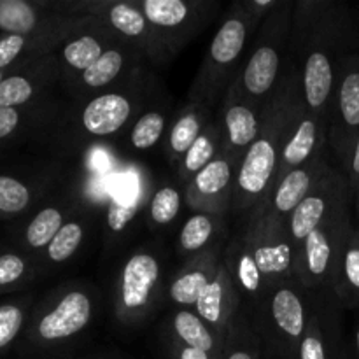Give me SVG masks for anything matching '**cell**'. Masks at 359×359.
Here are the masks:
<instances>
[{"mask_svg": "<svg viewBox=\"0 0 359 359\" xmlns=\"http://www.w3.org/2000/svg\"><path fill=\"white\" fill-rule=\"evenodd\" d=\"M35 200V189L14 174H0V219L18 217L27 212Z\"/></svg>", "mask_w": 359, "mask_h": 359, "instance_id": "cb8c5ba5", "label": "cell"}, {"mask_svg": "<svg viewBox=\"0 0 359 359\" xmlns=\"http://www.w3.org/2000/svg\"><path fill=\"white\" fill-rule=\"evenodd\" d=\"M298 359H328L326 356L325 337L319 326L311 325V328L305 330L302 342L298 346Z\"/></svg>", "mask_w": 359, "mask_h": 359, "instance_id": "60d3db41", "label": "cell"}, {"mask_svg": "<svg viewBox=\"0 0 359 359\" xmlns=\"http://www.w3.org/2000/svg\"><path fill=\"white\" fill-rule=\"evenodd\" d=\"M356 191H358V209H359V184L356 186Z\"/></svg>", "mask_w": 359, "mask_h": 359, "instance_id": "7dc6e473", "label": "cell"}, {"mask_svg": "<svg viewBox=\"0 0 359 359\" xmlns=\"http://www.w3.org/2000/svg\"><path fill=\"white\" fill-rule=\"evenodd\" d=\"M259 126L256 112L244 102H228L224 111V133H226L228 147L233 151H242L251 147L259 137Z\"/></svg>", "mask_w": 359, "mask_h": 359, "instance_id": "ffe728a7", "label": "cell"}, {"mask_svg": "<svg viewBox=\"0 0 359 359\" xmlns=\"http://www.w3.org/2000/svg\"><path fill=\"white\" fill-rule=\"evenodd\" d=\"M214 221L207 214H193L179 233V244L186 252L202 249L212 238Z\"/></svg>", "mask_w": 359, "mask_h": 359, "instance_id": "74e56055", "label": "cell"}, {"mask_svg": "<svg viewBox=\"0 0 359 359\" xmlns=\"http://www.w3.org/2000/svg\"><path fill=\"white\" fill-rule=\"evenodd\" d=\"M56 44L58 41L55 39L0 34V72L13 70L28 60L48 55L49 49Z\"/></svg>", "mask_w": 359, "mask_h": 359, "instance_id": "603a6c76", "label": "cell"}, {"mask_svg": "<svg viewBox=\"0 0 359 359\" xmlns=\"http://www.w3.org/2000/svg\"><path fill=\"white\" fill-rule=\"evenodd\" d=\"M339 195L340 191L337 189L332 191L328 186L321 188V184H316L314 191L290 216L291 241L302 245L312 231L328 226L330 216L342 212V207L335 202V196Z\"/></svg>", "mask_w": 359, "mask_h": 359, "instance_id": "9c48e42d", "label": "cell"}, {"mask_svg": "<svg viewBox=\"0 0 359 359\" xmlns=\"http://www.w3.org/2000/svg\"><path fill=\"white\" fill-rule=\"evenodd\" d=\"M237 9V14H231L223 21L210 42L207 63H209V76H214L216 79H223L233 69L245 48L251 21L244 7L238 6Z\"/></svg>", "mask_w": 359, "mask_h": 359, "instance_id": "8992f818", "label": "cell"}, {"mask_svg": "<svg viewBox=\"0 0 359 359\" xmlns=\"http://www.w3.org/2000/svg\"><path fill=\"white\" fill-rule=\"evenodd\" d=\"M270 318L273 326L280 333L286 346L293 349L294 356H298V346L305 333V305L300 294L293 287H277L270 298Z\"/></svg>", "mask_w": 359, "mask_h": 359, "instance_id": "8fae6325", "label": "cell"}, {"mask_svg": "<svg viewBox=\"0 0 359 359\" xmlns=\"http://www.w3.org/2000/svg\"><path fill=\"white\" fill-rule=\"evenodd\" d=\"M181 210V193L172 186L158 189L149 205V216L156 224H170Z\"/></svg>", "mask_w": 359, "mask_h": 359, "instance_id": "f35d334b", "label": "cell"}, {"mask_svg": "<svg viewBox=\"0 0 359 359\" xmlns=\"http://www.w3.org/2000/svg\"><path fill=\"white\" fill-rule=\"evenodd\" d=\"M277 140L272 133L263 130L242 158L241 168L235 182V207L244 209L255 203L269 189L277 172Z\"/></svg>", "mask_w": 359, "mask_h": 359, "instance_id": "7a4b0ae2", "label": "cell"}, {"mask_svg": "<svg viewBox=\"0 0 359 359\" xmlns=\"http://www.w3.org/2000/svg\"><path fill=\"white\" fill-rule=\"evenodd\" d=\"M48 55L28 60L23 65L11 70L0 81V107H27L34 105L48 86L51 65Z\"/></svg>", "mask_w": 359, "mask_h": 359, "instance_id": "5b68a950", "label": "cell"}, {"mask_svg": "<svg viewBox=\"0 0 359 359\" xmlns=\"http://www.w3.org/2000/svg\"><path fill=\"white\" fill-rule=\"evenodd\" d=\"M356 349H358V356H359V326H358V332H356Z\"/></svg>", "mask_w": 359, "mask_h": 359, "instance_id": "f6af8a7d", "label": "cell"}, {"mask_svg": "<svg viewBox=\"0 0 359 359\" xmlns=\"http://www.w3.org/2000/svg\"><path fill=\"white\" fill-rule=\"evenodd\" d=\"M216 140L217 135L214 128H207L200 133V137L193 144L191 149L182 158V170H184L186 175L198 174L203 167H207L214 160V154H216Z\"/></svg>", "mask_w": 359, "mask_h": 359, "instance_id": "8d00e7d4", "label": "cell"}, {"mask_svg": "<svg viewBox=\"0 0 359 359\" xmlns=\"http://www.w3.org/2000/svg\"><path fill=\"white\" fill-rule=\"evenodd\" d=\"M132 114V102L126 95L104 93L84 105L81 112V125L90 135L107 137L119 132Z\"/></svg>", "mask_w": 359, "mask_h": 359, "instance_id": "30bf717a", "label": "cell"}, {"mask_svg": "<svg viewBox=\"0 0 359 359\" xmlns=\"http://www.w3.org/2000/svg\"><path fill=\"white\" fill-rule=\"evenodd\" d=\"M158 35L179 34L195 20V4L184 0H142L133 2Z\"/></svg>", "mask_w": 359, "mask_h": 359, "instance_id": "e0dca14e", "label": "cell"}, {"mask_svg": "<svg viewBox=\"0 0 359 359\" xmlns=\"http://www.w3.org/2000/svg\"><path fill=\"white\" fill-rule=\"evenodd\" d=\"M333 65L330 55L321 48L309 53L304 65V93L305 102L312 111L314 118L321 119L328 111L333 93Z\"/></svg>", "mask_w": 359, "mask_h": 359, "instance_id": "7c38bea8", "label": "cell"}, {"mask_svg": "<svg viewBox=\"0 0 359 359\" xmlns=\"http://www.w3.org/2000/svg\"><path fill=\"white\" fill-rule=\"evenodd\" d=\"M230 270L233 273V283L241 286L248 294H258L262 291L263 277L252 258L249 242L245 245L233 244L230 252Z\"/></svg>", "mask_w": 359, "mask_h": 359, "instance_id": "f1b7e54d", "label": "cell"}, {"mask_svg": "<svg viewBox=\"0 0 359 359\" xmlns=\"http://www.w3.org/2000/svg\"><path fill=\"white\" fill-rule=\"evenodd\" d=\"M349 238V237H347ZM347 238H333L326 228L312 231L304 244L300 245L302 252L297 259V273L307 286H318L326 283L328 273L339 276L340 259Z\"/></svg>", "mask_w": 359, "mask_h": 359, "instance_id": "277c9868", "label": "cell"}, {"mask_svg": "<svg viewBox=\"0 0 359 359\" xmlns=\"http://www.w3.org/2000/svg\"><path fill=\"white\" fill-rule=\"evenodd\" d=\"M224 359H258V353L255 347L245 344H233L224 353Z\"/></svg>", "mask_w": 359, "mask_h": 359, "instance_id": "b9f144b4", "label": "cell"}, {"mask_svg": "<svg viewBox=\"0 0 359 359\" xmlns=\"http://www.w3.org/2000/svg\"><path fill=\"white\" fill-rule=\"evenodd\" d=\"M337 147L342 160L349 163L359 135V60L349 63L337 88Z\"/></svg>", "mask_w": 359, "mask_h": 359, "instance_id": "52a82bcc", "label": "cell"}, {"mask_svg": "<svg viewBox=\"0 0 359 359\" xmlns=\"http://www.w3.org/2000/svg\"><path fill=\"white\" fill-rule=\"evenodd\" d=\"M105 51H107V49H105L100 37L84 34L81 35V37L72 39V41H67V44L63 46L62 60L70 70L83 74L86 72L93 63H97L98 58H100Z\"/></svg>", "mask_w": 359, "mask_h": 359, "instance_id": "4316f807", "label": "cell"}, {"mask_svg": "<svg viewBox=\"0 0 359 359\" xmlns=\"http://www.w3.org/2000/svg\"><path fill=\"white\" fill-rule=\"evenodd\" d=\"M11 72V70H6V72H0V81H2L4 79V77H6L7 76V74H9Z\"/></svg>", "mask_w": 359, "mask_h": 359, "instance_id": "bcb514c9", "label": "cell"}, {"mask_svg": "<svg viewBox=\"0 0 359 359\" xmlns=\"http://www.w3.org/2000/svg\"><path fill=\"white\" fill-rule=\"evenodd\" d=\"M63 214L60 207L46 205L39 209L30 219L27 221L20 231V242L27 252L46 251L60 228L63 226Z\"/></svg>", "mask_w": 359, "mask_h": 359, "instance_id": "44dd1931", "label": "cell"}, {"mask_svg": "<svg viewBox=\"0 0 359 359\" xmlns=\"http://www.w3.org/2000/svg\"><path fill=\"white\" fill-rule=\"evenodd\" d=\"M337 277L342 283V297L359 305V230H351Z\"/></svg>", "mask_w": 359, "mask_h": 359, "instance_id": "f546056e", "label": "cell"}, {"mask_svg": "<svg viewBox=\"0 0 359 359\" xmlns=\"http://www.w3.org/2000/svg\"><path fill=\"white\" fill-rule=\"evenodd\" d=\"M174 330L175 335L179 337V340L184 346L195 347V349H202L205 353L219 356L216 337L207 328L205 323L202 321L198 314H193V312L188 311L177 312L174 318Z\"/></svg>", "mask_w": 359, "mask_h": 359, "instance_id": "484cf974", "label": "cell"}, {"mask_svg": "<svg viewBox=\"0 0 359 359\" xmlns=\"http://www.w3.org/2000/svg\"><path fill=\"white\" fill-rule=\"evenodd\" d=\"M160 277V263L149 252H137L125 263L121 272L119 300L121 307L137 312L151 300L154 286Z\"/></svg>", "mask_w": 359, "mask_h": 359, "instance_id": "ba28073f", "label": "cell"}, {"mask_svg": "<svg viewBox=\"0 0 359 359\" xmlns=\"http://www.w3.org/2000/svg\"><path fill=\"white\" fill-rule=\"evenodd\" d=\"M318 144L319 121L318 118L307 116V118H304L298 123L293 135L287 139V142L283 147V163H280V167L286 170L284 175L290 170L304 167L305 161H311V158L316 154V149H318Z\"/></svg>", "mask_w": 359, "mask_h": 359, "instance_id": "7402d4cb", "label": "cell"}, {"mask_svg": "<svg viewBox=\"0 0 359 359\" xmlns=\"http://www.w3.org/2000/svg\"><path fill=\"white\" fill-rule=\"evenodd\" d=\"M34 272V259L27 255V251H0V294L23 287L30 283Z\"/></svg>", "mask_w": 359, "mask_h": 359, "instance_id": "d4e9b609", "label": "cell"}, {"mask_svg": "<svg viewBox=\"0 0 359 359\" xmlns=\"http://www.w3.org/2000/svg\"><path fill=\"white\" fill-rule=\"evenodd\" d=\"M27 325V302L11 300L0 304V356L7 353Z\"/></svg>", "mask_w": 359, "mask_h": 359, "instance_id": "d6a6232c", "label": "cell"}, {"mask_svg": "<svg viewBox=\"0 0 359 359\" xmlns=\"http://www.w3.org/2000/svg\"><path fill=\"white\" fill-rule=\"evenodd\" d=\"M177 359H219V356L205 353L202 349H195V347L182 346L177 353Z\"/></svg>", "mask_w": 359, "mask_h": 359, "instance_id": "7bdbcfd3", "label": "cell"}, {"mask_svg": "<svg viewBox=\"0 0 359 359\" xmlns=\"http://www.w3.org/2000/svg\"><path fill=\"white\" fill-rule=\"evenodd\" d=\"M231 163L228 158H214L207 167L191 177L188 188V200L191 205L216 207L223 198L230 196L231 189Z\"/></svg>", "mask_w": 359, "mask_h": 359, "instance_id": "5bb4252c", "label": "cell"}, {"mask_svg": "<svg viewBox=\"0 0 359 359\" xmlns=\"http://www.w3.org/2000/svg\"><path fill=\"white\" fill-rule=\"evenodd\" d=\"M91 300L84 291H67L55 304L39 311L28 328L34 346H53L83 332L91 319Z\"/></svg>", "mask_w": 359, "mask_h": 359, "instance_id": "6da1fadb", "label": "cell"}, {"mask_svg": "<svg viewBox=\"0 0 359 359\" xmlns=\"http://www.w3.org/2000/svg\"><path fill=\"white\" fill-rule=\"evenodd\" d=\"M123 65H125V53L116 48H109L98 58L97 63H93L86 72L81 74V84L91 88V90L107 86L121 74Z\"/></svg>", "mask_w": 359, "mask_h": 359, "instance_id": "1f68e13d", "label": "cell"}, {"mask_svg": "<svg viewBox=\"0 0 359 359\" xmlns=\"http://www.w3.org/2000/svg\"><path fill=\"white\" fill-rule=\"evenodd\" d=\"M42 119L34 105L27 107H0V149L20 139V135Z\"/></svg>", "mask_w": 359, "mask_h": 359, "instance_id": "4dcf8cb0", "label": "cell"}, {"mask_svg": "<svg viewBox=\"0 0 359 359\" xmlns=\"http://www.w3.org/2000/svg\"><path fill=\"white\" fill-rule=\"evenodd\" d=\"M252 258L258 266L262 277L269 280H279L291 272L294 262L293 241L277 231H266L259 238L252 237L249 241Z\"/></svg>", "mask_w": 359, "mask_h": 359, "instance_id": "4fadbf2b", "label": "cell"}, {"mask_svg": "<svg viewBox=\"0 0 359 359\" xmlns=\"http://www.w3.org/2000/svg\"><path fill=\"white\" fill-rule=\"evenodd\" d=\"M210 280L212 279L205 270H188L172 283L170 298L179 305H195L203 290L210 284Z\"/></svg>", "mask_w": 359, "mask_h": 359, "instance_id": "e575fe53", "label": "cell"}, {"mask_svg": "<svg viewBox=\"0 0 359 359\" xmlns=\"http://www.w3.org/2000/svg\"><path fill=\"white\" fill-rule=\"evenodd\" d=\"M105 20L123 37L144 42V49H149L153 53L161 49V46L158 44L161 42V37L153 30L149 21L133 2H116L107 6Z\"/></svg>", "mask_w": 359, "mask_h": 359, "instance_id": "2e32d148", "label": "cell"}, {"mask_svg": "<svg viewBox=\"0 0 359 359\" xmlns=\"http://www.w3.org/2000/svg\"><path fill=\"white\" fill-rule=\"evenodd\" d=\"M349 172H351V184L356 188L359 184V135L354 142L353 153H351V160H349Z\"/></svg>", "mask_w": 359, "mask_h": 359, "instance_id": "ee69618b", "label": "cell"}, {"mask_svg": "<svg viewBox=\"0 0 359 359\" xmlns=\"http://www.w3.org/2000/svg\"><path fill=\"white\" fill-rule=\"evenodd\" d=\"M231 286L233 279L230 277V272L224 269L219 270L195 304L196 314L202 318V321L212 326H223L226 323L230 314Z\"/></svg>", "mask_w": 359, "mask_h": 359, "instance_id": "d6986e66", "label": "cell"}, {"mask_svg": "<svg viewBox=\"0 0 359 359\" xmlns=\"http://www.w3.org/2000/svg\"><path fill=\"white\" fill-rule=\"evenodd\" d=\"M318 161H311L300 168L290 170L277 184L276 191L272 196V209L273 214L287 216L293 214V210L307 198L316 188V179H318Z\"/></svg>", "mask_w": 359, "mask_h": 359, "instance_id": "ac0fdd59", "label": "cell"}, {"mask_svg": "<svg viewBox=\"0 0 359 359\" xmlns=\"http://www.w3.org/2000/svg\"><path fill=\"white\" fill-rule=\"evenodd\" d=\"M46 7L48 4L32 0H0V34L60 41L65 23Z\"/></svg>", "mask_w": 359, "mask_h": 359, "instance_id": "3957f363", "label": "cell"}, {"mask_svg": "<svg viewBox=\"0 0 359 359\" xmlns=\"http://www.w3.org/2000/svg\"><path fill=\"white\" fill-rule=\"evenodd\" d=\"M84 238L83 224L77 221H69L60 228L56 237L53 238L51 244L46 248L44 256L51 263H63L69 258H72L74 252L79 249L81 242Z\"/></svg>", "mask_w": 359, "mask_h": 359, "instance_id": "836d02e7", "label": "cell"}, {"mask_svg": "<svg viewBox=\"0 0 359 359\" xmlns=\"http://www.w3.org/2000/svg\"><path fill=\"white\" fill-rule=\"evenodd\" d=\"M139 200L137 196L130 198H114L109 205L107 210V224L112 231L125 230L126 224L137 216L139 212Z\"/></svg>", "mask_w": 359, "mask_h": 359, "instance_id": "ab89813d", "label": "cell"}, {"mask_svg": "<svg viewBox=\"0 0 359 359\" xmlns=\"http://www.w3.org/2000/svg\"><path fill=\"white\" fill-rule=\"evenodd\" d=\"M165 132V116L160 111H149L137 119L130 133V142L135 149L144 151L158 144Z\"/></svg>", "mask_w": 359, "mask_h": 359, "instance_id": "d590c367", "label": "cell"}, {"mask_svg": "<svg viewBox=\"0 0 359 359\" xmlns=\"http://www.w3.org/2000/svg\"><path fill=\"white\" fill-rule=\"evenodd\" d=\"M280 69V51L276 44H262L252 51L242 72L245 95L262 98L272 90Z\"/></svg>", "mask_w": 359, "mask_h": 359, "instance_id": "9a60e30c", "label": "cell"}, {"mask_svg": "<svg viewBox=\"0 0 359 359\" xmlns=\"http://www.w3.org/2000/svg\"><path fill=\"white\" fill-rule=\"evenodd\" d=\"M202 112L196 105L186 109L174 123L168 137V147L174 158H184L202 133Z\"/></svg>", "mask_w": 359, "mask_h": 359, "instance_id": "83f0119b", "label": "cell"}]
</instances>
